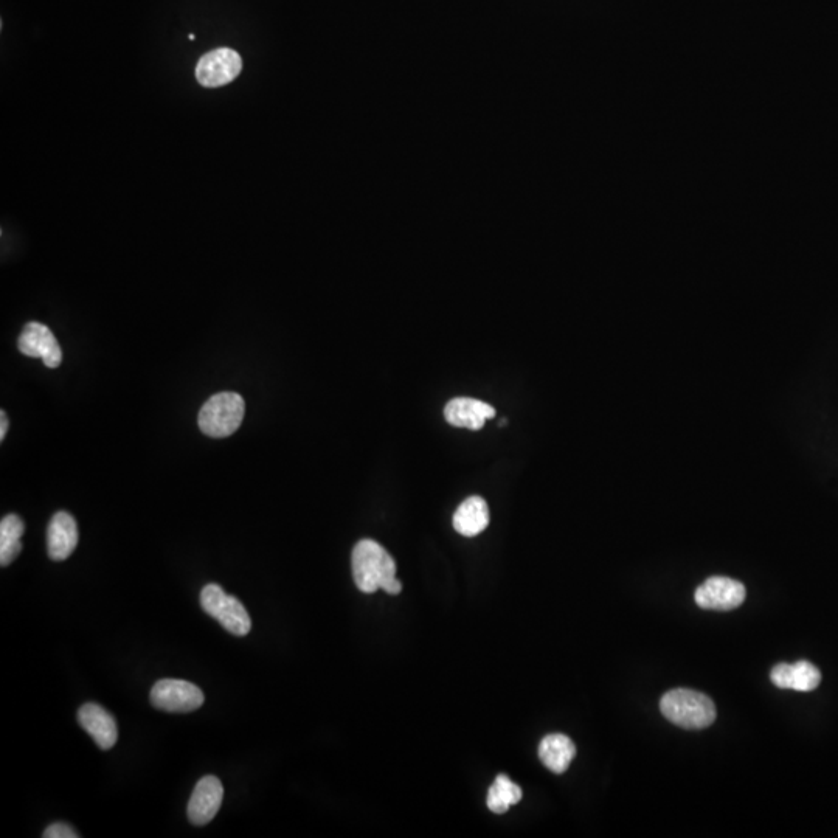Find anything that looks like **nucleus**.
<instances>
[{
	"label": "nucleus",
	"instance_id": "nucleus-1",
	"mask_svg": "<svg viewBox=\"0 0 838 838\" xmlns=\"http://www.w3.org/2000/svg\"><path fill=\"white\" fill-rule=\"evenodd\" d=\"M353 578L357 589L364 593L384 590L388 595H399L402 584L396 579V562L392 555L371 539L357 542L351 556Z\"/></svg>",
	"mask_w": 838,
	"mask_h": 838
},
{
	"label": "nucleus",
	"instance_id": "nucleus-2",
	"mask_svg": "<svg viewBox=\"0 0 838 838\" xmlns=\"http://www.w3.org/2000/svg\"><path fill=\"white\" fill-rule=\"evenodd\" d=\"M663 716L685 730H702L716 721V707L705 694L693 690H672L660 700Z\"/></svg>",
	"mask_w": 838,
	"mask_h": 838
},
{
	"label": "nucleus",
	"instance_id": "nucleus-3",
	"mask_svg": "<svg viewBox=\"0 0 838 838\" xmlns=\"http://www.w3.org/2000/svg\"><path fill=\"white\" fill-rule=\"evenodd\" d=\"M246 402L233 392L216 393L199 412V429L212 438H227L243 424Z\"/></svg>",
	"mask_w": 838,
	"mask_h": 838
},
{
	"label": "nucleus",
	"instance_id": "nucleus-4",
	"mask_svg": "<svg viewBox=\"0 0 838 838\" xmlns=\"http://www.w3.org/2000/svg\"><path fill=\"white\" fill-rule=\"evenodd\" d=\"M201 607L236 637H246L252 629V620L243 603L235 596L227 595L218 584H208L202 589Z\"/></svg>",
	"mask_w": 838,
	"mask_h": 838
},
{
	"label": "nucleus",
	"instance_id": "nucleus-5",
	"mask_svg": "<svg viewBox=\"0 0 838 838\" xmlns=\"http://www.w3.org/2000/svg\"><path fill=\"white\" fill-rule=\"evenodd\" d=\"M151 703L167 713H191L202 707L205 696L199 686L185 680H159L151 690Z\"/></svg>",
	"mask_w": 838,
	"mask_h": 838
},
{
	"label": "nucleus",
	"instance_id": "nucleus-6",
	"mask_svg": "<svg viewBox=\"0 0 838 838\" xmlns=\"http://www.w3.org/2000/svg\"><path fill=\"white\" fill-rule=\"evenodd\" d=\"M243 70V59L229 47L205 53L196 66V80L204 87H221L232 83Z\"/></svg>",
	"mask_w": 838,
	"mask_h": 838
},
{
	"label": "nucleus",
	"instance_id": "nucleus-7",
	"mask_svg": "<svg viewBox=\"0 0 838 838\" xmlns=\"http://www.w3.org/2000/svg\"><path fill=\"white\" fill-rule=\"evenodd\" d=\"M745 595L744 584L736 579L713 576L696 590L694 600L702 609L733 610L744 604Z\"/></svg>",
	"mask_w": 838,
	"mask_h": 838
},
{
	"label": "nucleus",
	"instance_id": "nucleus-8",
	"mask_svg": "<svg viewBox=\"0 0 838 838\" xmlns=\"http://www.w3.org/2000/svg\"><path fill=\"white\" fill-rule=\"evenodd\" d=\"M18 348L24 356L39 357L47 368H58L63 362V350L49 326L30 322L22 329Z\"/></svg>",
	"mask_w": 838,
	"mask_h": 838
},
{
	"label": "nucleus",
	"instance_id": "nucleus-9",
	"mask_svg": "<svg viewBox=\"0 0 838 838\" xmlns=\"http://www.w3.org/2000/svg\"><path fill=\"white\" fill-rule=\"evenodd\" d=\"M224 798V787L216 776H204L194 787L188 801L187 814L191 825L205 826L218 815Z\"/></svg>",
	"mask_w": 838,
	"mask_h": 838
},
{
	"label": "nucleus",
	"instance_id": "nucleus-10",
	"mask_svg": "<svg viewBox=\"0 0 838 838\" xmlns=\"http://www.w3.org/2000/svg\"><path fill=\"white\" fill-rule=\"evenodd\" d=\"M496 416V409L488 402L474 398H454L447 402L444 418L451 426L480 430L488 419Z\"/></svg>",
	"mask_w": 838,
	"mask_h": 838
},
{
	"label": "nucleus",
	"instance_id": "nucleus-11",
	"mask_svg": "<svg viewBox=\"0 0 838 838\" xmlns=\"http://www.w3.org/2000/svg\"><path fill=\"white\" fill-rule=\"evenodd\" d=\"M78 722L101 750H111L117 744V722L108 710H104L97 703L83 705L78 711Z\"/></svg>",
	"mask_w": 838,
	"mask_h": 838
},
{
	"label": "nucleus",
	"instance_id": "nucleus-12",
	"mask_svg": "<svg viewBox=\"0 0 838 838\" xmlns=\"http://www.w3.org/2000/svg\"><path fill=\"white\" fill-rule=\"evenodd\" d=\"M78 545L77 522L66 511H59L47 528V553L52 561H66Z\"/></svg>",
	"mask_w": 838,
	"mask_h": 838
},
{
	"label": "nucleus",
	"instance_id": "nucleus-13",
	"mask_svg": "<svg viewBox=\"0 0 838 838\" xmlns=\"http://www.w3.org/2000/svg\"><path fill=\"white\" fill-rule=\"evenodd\" d=\"M770 679L773 685L778 686L781 690L800 691V693H809L818 688L821 682V672L817 666L812 663L801 660V662L787 665V663H780L770 672Z\"/></svg>",
	"mask_w": 838,
	"mask_h": 838
},
{
	"label": "nucleus",
	"instance_id": "nucleus-14",
	"mask_svg": "<svg viewBox=\"0 0 838 838\" xmlns=\"http://www.w3.org/2000/svg\"><path fill=\"white\" fill-rule=\"evenodd\" d=\"M488 525L489 508L483 497H469L455 511L454 528L461 536H478L488 528Z\"/></svg>",
	"mask_w": 838,
	"mask_h": 838
},
{
	"label": "nucleus",
	"instance_id": "nucleus-15",
	"mask_svg": "<svg viewBox=\"0 0 838 838\" xmlns=\"http://www.w3.org/2000/svg\"><path fill=\"white\" fill-rule=\"evenodd\" d=\"M576 756V747L572 739L561 733L545 736L539 745V758L542 764L553 773H564Z\"/></svg>",
	"mask_w": 838,
	"mask_h": 838
},
{
	"label": "nucleus",
	"instance_id": "nucleus-16",
	"mask_svg": "<svg viewBox=\"0 0 838 838\" xmlns=\"http://www.w3.org/2000/svg\"><path fill=\"white\" fill-rule=\"evenodd\" d=\"M25 525L21 517L8 514L0 522V565L7 567L22 551L21 537Z\"/></svg>",
	"mask_w": 838,
	"mask_h": 838
},
{
	"label": "nucleus",
	"instance_id": "nucleus-17",
	"mask_svg": "<svg viewBox=\"0 0 838 838\" xmlns=\"http://www.w3.org/2000/svg\"><path fill=\"white\" fill-rule=\"evenodd\" d=\"M520 800H522V789L508 776L499 775L489 787L486 803H488L489 811L494 814H505L510 811L513 804L519 803Z\"/></svg>",
	"mask_w": 838,
	"mask_h": 838
},
{
	"label": "nucleus",
	"instance_id": "nucleus-18",
	"mask_svg": "<svg viewBox=\"0 0 838 838\" xmlns=\"http://www.w3.org/2000/svg\"><path fill=\"white\" fill-rule=\"evenodd\" d=\"M44 837L78 838L80 835L77 834V831H75L72 826L66 825V823H53V825H50L49 828L44 831Z\"/></svg>",
	"mask_w": 838,
	"mask_h": 838
},
{
	"label": "nucleus",
	"instance_id": "nucleus-19",
	"mask_svg": "<svg viewBox=\"0 0 838 838\" xmlns=\"http://www.w3.org/2000/svg\"><path fill=\"white\" fill-rule=\"evenodd\" d=\"M7 430H8L7 413H5L4 410H2V412H0V440H2V441L5 440V435H7Z\"/></svg>",
	"mask_w": 838,
	"mask_h": 838
},
{
	"label": "nucleus",
	"instance_id": "nucleus-20",
	"mask_svg": "<svg viewBox=\"0 0 838 838\" xmlns=\"http://www.w3.org/2000/svg\"><path fill=\"white\" fill-rule=\"evenodd\" d=\"M188 39H191V41H194V39H196V35H194V33H191V35H188Z\"/></svg>",
	"mask_w": 838,
	"mask_h": 838
}]
</instances>
